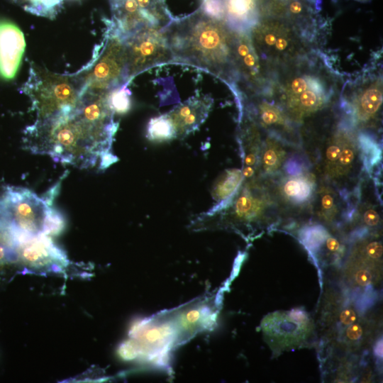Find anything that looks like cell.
<instances>
[{
	"label": "cell",
	"instance_id": "cell-1",
	"mask_svg": "<svg viewBox=\"0 0 383 383\" xmlns=\"http://www.w3.org/2000/svg\"><path fill=\"white\" fill-rule=\"evenodd\" d=\"M108 101V92L86 91L72 110L35 121L24 130L26 148L48 155L55 162L80 168L99 163L106 169L117 161L111 152L118 123Z\"/></svg>",
	"mask_w": 383,
	"mask_h": 383
},
{
	"label": "cell",
	"instance_id": "cell-2",
	"mask_svg": "<svg viewBox=\"0 0 383 383\" xmlns=\"http://www.w3.org/2000/svg\"><path fill=\"white\" fill-rule=\"evenodd\" d=\"M172 62L190 65L221 79L231 88L237 84L234 30L224 21L201 11L172 20L162 28Z\"/></svg>",
	"mask_w": 383,
	"mask_h": 383
},
{
	"label": "cell",
	"instance_id": "cell-3",
	"mask_svg": "<svg viewBox=\"0 0 383 383\" xmlns=\"http://www.w3.org/2000/svg\"><path fill=\"white\" fill-rule=\"evenodd\" d=\"M340 77L317 48L272 72V94L289 118L301 124L340 96Z\"/></svg>",
	"mask_w": 383,
	"mask_h": 383
},
{
	"label": "cell",
	"instance_id": "cell-4",
	"mask_svg": "<svg viewBox=\"0 0 383 383\" xmlns=\"http://www.w3.org/2000/svg\"><path fill=\"white\" fill-rule=\"evenodd\" d=\"M0 213L19 237L57 235L65 227L63 217L47 199L24 188H5L0 195Z\"/></svg>",
	"mask_w": 383,
	"mask_h": 383
},
{
	"label": "cell",
	"instance_id": "cell-5",
	"mask_svg": "<svg viewBox=\"0 0 383 383\" xmlns=\"http://www.w3.org/2000/svg\"><path fill=\"white\" fill-rule=\"evenodd\" d=\"M21 91L31 101L35 121L72 110L83 94L82 85L76 73L56 74L33 62H30L28 77Z\"/></svg>",
	"mask_w": 383,
	"mask_h": 383
},
{
	"label": "cell",
	"instance_id": "cell-6",
	"mask_svg": "<svg viewBox=\"0 0 383 383\" xmlns=\"http://www.w3.org/2000/svg\"><path fill=\"white\" fill-rule=\"evenodd\" d=\"M104 37L89 62L76 72L83 93L108 92L129 84L126 72L124 38L111 21L106 22Z\"/></svg>",
	"mask_w": 383,
	"mask_h": 383
},
{
	"label": "cell",
	"instance_id": "cell-7",
	"mask_svg": "<svg viewBox=\"0 0 383 383\" xmlns=\"http://www.w3.org/2000/svg\"><path fill=\"white\" fill-rule=\"evenodd\" d=\"M249 32L257 55L272 72L316 49L282 18H261Z\"/></svg>",
	"mask_w": 383,
	"mask_h": 383
},
{
	"label": "cell",
	"instance_id": "cell-8",
	"mask_svg": "<svg viewBox=\"0 0 383 383\" xmlns=\"http://www.w3.org/2000/svg\"><path fill=\"white\" fill-rule=\"evenodd\" d=\"M382 95L380 71L364 72L342 86L339 98L343 116L355 128L368 126L380 113Z\"/></svg>",
	"mask_w": 383,
	"mask_h": 383
},
{
	"label": "cell",
	"instance_id": "cell-9",
	"mask_svg": "<svg viewBox=\"0 0 383 383\" xmlns=\"http://www.w3.org/2000/svg\"><path fill=\"white\" fill-rule=\"evenodd\" d=\"M123 38L128 82L150 67L172 62V55L162 29L145 26Z\"/></svg>",
	"mask_w": 383,
	"mask_h": 383
},
{
	"label": "cell",
	"instance_id": "cell-10",
	"mask_svg": "<svg viewBox=\"0 0 383 383\" xmlns=\"http://www.w3.org/2000/svg\"><path fill=\"white\" fill-rule=\"evenodd\" d=\"M234 58L237 72L235 87L246 95L271 96L272 72L262 62L249 30H234Z\"/></svg>",
	"mask_w": 383,
	"mask_h": 383
},
{
	"label": "cell",
	"instance_id": "cell-11",
	"mask_svg": "<svg viewBox=\"0 0 383 383\" xmlns=\"http://www.w3.org/2000/svg\"><path fill=\"white\" fill-rule=\"evenodd\" d=\"M112 19L127 35L142 27L163 28L172 20L163 0H109Z\"/></svg>",
	"mask_w": 383,
	"mask_h": 383
},
{
	"label": "cell",
	"instance_id": "cell-12",
	"mask_svg": "<svg viewBox=\"0 0 383 383\" xmlns=\"http://www.w3.org/2000/svg\"><path fill=\"white\" fill-rule=\"evenodd\" d=\"M16 252L18 267L27 271H60L67 264L65 252L45 234L18 240Z\"/></svg>",
	"mask_w": 383,
	"mask_h": 383
},
{
	"label": "cell",
	"instance_id": "cell-13",
	"mask_svg": "<svg viewBox=\"0 0 383 383\" xmlns=\"http://www.w3.org/2000/svg\"><path fill=\"white\" fill-rule=\"evenodd\" d=\"M238 141L243 161L244 180L256 177L262 144L261 128L245 112H239Z\"/></svg>",
	"mask_w": 383,
	"mask_h": 383
},
{
	"label": "cell",
	"instance_id": "cell-14",
	"mask_svg": "<svg viewBox=\"0 0 383 383\" xmlns=\"http://www.w3.org/2000/svg\"><path fill=\"white\" fill-rule=\"evenodd\" d=\"M213 102L208 96L192 97L167 113L175 128L177 138H184L196 131L208 117Z\"/></svg>",
	"mask_w": 383,
	"mask_h": 383
},
{
	"label": "cell",
	"instance_id": "cell-15",
	"mask_svg": "<svg viewBox=\"0 0 383 383\" xmlns=\"http://www.w3.org/2000/svg\"><path fill=\"white\" fill-rule=\"evenodd\" d=\"M26 47L21 30L14 24L0 21V75L6 79L13 78Z\"/></svg>",
	"mask_w": 383,
	"mask_h": 383
},
{
	"label": "cell",
	"instance_id": "cell-16",
	"mask_svg": "<svg viewBox=\"0 0 383 383\" xmlns=\"http://www.w3.org/2000/svg\"><path fill=\"white\" fill-rule=\"evenodd\" d=\"M316 210L319 217L328 222L340 216L344 220H351L357 210L345 189L321 185L317 191Z\"/></svg>",
	"mask_w": 383,
	"mask_h": 383
},
{
	"label": "cell",
	"instance_id": "cell-17",
	"mask_svg": "<svg viewBox=\"0 0 383 383\" xmlns=\"http://www.w3.org/2000/svg\"><path fill=\"white\" fill-rule=\"evenodd\" d=\"M287 142L279 137L267 133L262 140L256 177L277 173L287 160Z\"/></svg>",
	"mask_w": 383,
	"mask_h": 383
},
{
	"label": "cell",
	"instance_id": "cell-18",
	"mask_svg": "<svg viewBox=\"0 0 383 383\" xmlns=\"http://www.w3.org/2000/svg\"><path fill=\"white\" fill-rule=\"evenodd\" d=\"M260 18L256 0H225L224 21L233 30H250Z\"/></svg>",
	"mask_w": 383,
	"mask_h": 383
},
{
	"label": "cell",
	"instance_id": "cell-19",
	"mask_svg": "<svg viewBox=\"0 0 383 383\" xmlns=\"http://www.w3.org/2000/svg\"><path fill=\"white\" fill-rule=\"evenodd\" d=\"M316 189L315 179L311 174H303L284 178L279 190L288 202L296 205L309 203Z\"/></svg>",
	"mask_w": 383,
	"mask_h": 383
},
{
	"label": "cell",
	"instance_id": "cell-20",
	"mask_svg": "<svg viewBox=\"0 0 383 383\" xmlns=\"http://www.w3.org/2000/svg\"><path fill=\"white\" fill-rule=\"evenodd\" d=\"M244 180L241 170H225L215 181L211 196L216 204L209 211H216L225 207L235 194Z\"/></svg>",
	"mask_w": 383,
	"mask_h": 383
},
{
	"label": "cell",
	"instance_id": "cell-21",
	"mask_svg": "<svg viewBox=\"0 0 383 383\" xmlns=\"http://www.w3.org/2000/svg\"><path fill=\"white\" fill-rule=\"evenodd\" d=\"M357 140L363 167L371 172L381 160V148L374 135L366 131L357 133Z\"/></svg>",
	"mask_w": 383,
	"mask_h": 383
},
{
	"label": "cell",
	"instance_id": "cell-22",
	"mask_svg": "<svg viewBox=\"0 0 383 383\" xmlns=\"http://www.w3.org/2000/svg\"><path fill=\"white\" fill-rule=\"evenodd\" d=\"M146 137L148 140L155 142L177 138L175 128L167 113L150 120L147 126Z\"/></svg>",
	"mask_w": 383,
	"mask_h": 383
},
{
	"label": "cell",
	"instance_id": "cell-23",
	"mask_svg": "<svg viewBox=\"0 0 383 383\" xmlns=\"http://www.w3.org/2000/svg\"><path fill=\"white\" fill-rule=\"evenodd\" d=\"M25 11L52 19L62 9L65 0H11Z\"/></svg>",
	"mask_w": 383,
	"mask_h": 383
},
{
	"label": "cell",
	"instance_id": "cell-24",
	"mask_svg": "<svg viewBox=\"0 0 383 383\" xmlns=\"http://www.w3.org/2000/svg\"><path fill=\"white\" fill-rule=\"evenodd\" d=\"M329 234L321 225H312L304 228L300 232V239L305 248L311 252L318 250Z\"/></svg>",
	"mask_w": 383,
	"mask_h": 383
},
{
	"label": "cell",
	"instance_id": "cell-25",
	"mask_svg": "<svg viewBox=\"0 0 383 383\" xmlns=\"http://www.w3.org/2000/svg\"><path fill=\"white\" fill-rule=\"evenodd\" d=\"M131 92L128 84L116 87L108 92V101L111 109L116 113L128 112L131 106Z\"/></svg>",
	"mask_w": 383,
	"mask_h": 383
},
{
	"label": "cell",
	"instance_id": "cell-26",
	"mask_svg": "<svg viewBox=\"0 0 383 383\" xmlns=\"http://www.w3.org/2000/svg\"><path fill=\"white\" fill-rule=\"evenodd\" d=\"M200 11L212 18L224 21L225 0H203Z\"/></svg>",
	"mask_w": 383,
	"mask_h": 383
},
{
	"label": "cell",
	"instance_id": "cell-27",
	"mask_svg": "<svg viewBox=\"0 0 383 383\" xmlns=\"http://www.w3.org/2000/svg\"><path fill=\"white\" fill-rule=\"evenodd\" d=\"M282 167L289 176H298L305 174L308 168L306 160L299 155H294L287 159Z\"/></svg>",
	"mask_w": 383,
	"mask_h": 383
},
{
	"label": "cell",
	"instance_id": "cell-28",
	"mask_svg": "<svg viewBox=\"0 0 383 383\" xmlns=\"http://www.w3.org/2000/svg\"><path fill=\"white\" fill-rule=\"evenodd\" d=\"M363 254L371 260H378L382 255V245L378 241L367 243L363 248Z\"/></svg>",
	"mask_w": 383,
	"mask_h": 383
},
{
	"label": "cell",
	"instance_id": "cell-29",
	"mask_svg": "<svg viewBox=\"0 0 383 383\" xmlns=\"http://www.w3.org/2000/svg\"><path fill=\"white\" fill-rule=\"evenodd\" d=\"M362 219L364 223L371 227L377 226L380 221L379 212L372 206H366L363 209Z\"/></svg>",
	"mask_w": 383,
	"mask_h": 383
},
{
	"label": "cell",
	"instance_id": "cell-30",
	"mask_svg": "<svg viewBox=\"0 0 383 383\" xmlns=\"http://www.w3.org/2000/svg\"><path fill=\"white\" fill-rule=\"evenodd\" d=\"M374 279L371 270L368 267H360L355 274V279L360 285H368Z\"/></svg>",
	"mask_w": 383,
	"mask_h": 383
},
{
	"label": "cell",
	"instance_id": "cell-31",
	"mask_svg": "<svg viewBox=\"0 0 383 383\" xmlns=\"http://www.w3.org/2000/svg\"><path fill=\"white\" fill-rule=\"evenodd\" d=\"M287 316L291 321L297 323H308L309 318L306 313L300 309H294L291 310Z\"/></svg>",
	"mask_w": 383,
	"mask_h": 383
},
{
	"label": "cell",
	"instance_id": "cell-32",
	"mask_svg": "<svg viewBox=\"0 0 383 383\" xmlns=\"http://www.w3.org/2000/svg\"><path fill=\"white\" fill-rule=\"evenodd\" d=\"M362 335V327L357 323L352 324L349 326L346 331L347 337L352 340H358Z\"/></svg>",
	"mask_w": 383,
	"mask_h": 383
},
{
	"label": "cell",
	"instance_id": "cell-33",
	"mask_svg": "<svg viewBox=\"0 0 383 383\" xmlns=\"http://www.w3.org/2000/svg\"><path fill=\"white\" fill-rule=\"evenodd\" d=\"M357 316L355 312L351 309H347L341 312L340 320L342 323L350 325L355 321Z\"/></svg>",
	"mask_w": 383,
	"mask_h": 383
},
{
	"label": "cell",
	"instance_id": "cell-34",
	"mask_svg": "<svg viewBox=\"0 0 383 383\" xmlns=\"http://www.w3.org/2000/svg\"><path fill=\"white\" fill-rule=\"evenodd\" d=\"M325 243L327 249L330 252H335L340 250V244L335 238L328 235Z\"/></svg>",
	"mask_w": 383,
	"mask_h": 383
},
{
	"label": "cell",
	"instance_id": "cell-35",
	"mask_svg": "<svg viewBox=\"0 0 383 383\" xmlns=\"http://www.w3.org/2000/svg\"><path fill=\"white\" fill-rule=\"evenodd\" d=\"M374 352L375 355L379 357H382V339L378 340L374 348Z\"/></svg>",
	"mask_w": 383,
	"mask_h": 383
},
{
	"label": "cell",
	"instance_id": "cell-36",
	"mask_svg": "<svg viewBox=\"0 0 383 383\" xmlns=\"http://www.w3.org/2000/svg\"><path fill=\"white\" fill-rule=\"evenodd\" d=\"M355 1H357L360 2H367V1H369L370 0H355Z\"/></svg>",
	"mask_w": 383,
	"mask_h": 383
}]
</instances>
